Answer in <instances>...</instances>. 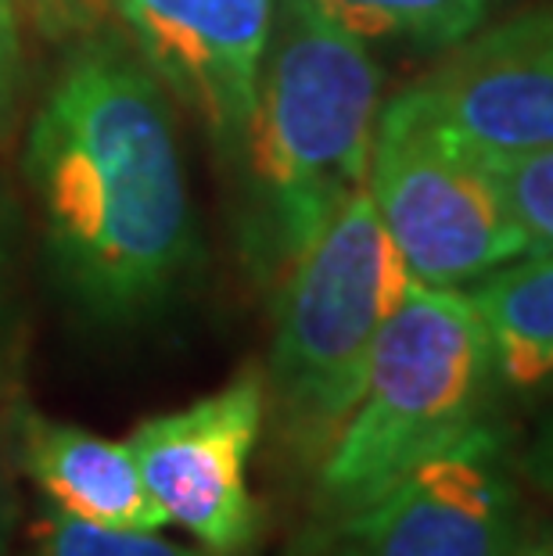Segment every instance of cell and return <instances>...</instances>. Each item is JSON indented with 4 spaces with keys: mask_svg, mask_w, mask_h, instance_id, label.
Here are the masks:
<instances>
[{
    "mask_svg": "<svg viewBox=\"0 0 553 556\" xmlns=\"http://www.w3.org/2000/svg\"><path fill=\"white\" fill-rule=\"evenodd\" d=\"M266 420V377L241 370L219 392L137 424L129 448L166 525L198 546L241 556L263 531L249 464Z\"/></svg>",
    "mask_w": 553,
    "mask_h": 556,
    "instance_id": "7",
    "label": "cell"
},
{
    "mask_svg": "<svg viewBox=\"0 0 553 556\" xmlns=\"http://www.w3.org/2000/svg\"><path fill=\"white\" fill-rule=\"evenodd\" d=\"M29 539V556H223L213 549H187L180 542L159 539L155 531L90 525L51 506L37 517Z\"/></svg>",
    "mask_w": 553,
    "mask_h": 556,
    "instance_id": "13",
    "label": "cell"
},
{
    "mask_svg": "<svg viewBox=\"0 0 553 556\" xmlns=\"http://www.w3.org/2000/svg\"><path fill=\"white\" fill-rule=\"evenodd\" d=\"M360 40L456 47L486 22L492 0H316Z\"/></svg>",
    "mask_w": 553,
    "mask_h": 556,
    "instance_id": "12",
    "label": "cell"
},
{
    "mask_svg": "<svg viewBox=\"0 0 553 556\" xmlns=\"http://www.w3.org/2000/svg\"><path fill=\"white\" fill-rule=\"evenodd\" d=\"M381 68L316 0H280L269 29L249 151L244 255L263 283L313 244L367 187Z\"/></svg>",
    "mask_w": 553,
    "mask_h": 556,
    "instance_id": "2",
    "label": "cell"
},
{
    "mask_svg": "<svg viewBox=\"0 0 553 556\" xmlns=\"http://www.w3.org/2000/svg\"><path fill=\"white\" fill-rule=\"evenodd\" d=\"M521 542L517 464L486 417L367 506L316 517L291 556H514Z\"/></svg>",
    "mask_w": 553,
    "mask_h": 556,
    "instance_id": "6",
    "label": "cell"
},
{
    "mask_svg": "<svg viewBox=\"0 0 553 556\" xmlns=\"http://www.w3.org/2000/svg\"><path fill=\"white\" fill-rule=\"evenodd\" d=\"M115 8L151 73L238 155L255 112L274 0H115Z\"/></svg>",
    "mask_w": 553,
    "mask_h": 556,
    "instance_id": "9",
    "label": "cell"
},
{
    "mask_svg": "<svg viewBox=\"0 0 553 556\" xmlns=\"http://www.w3.org/2000/svg\"><path fill=\"white\" fill-rule=\"evenodd\" d=\"M367 191L420 288L478 283L528 255L486 159L435 115L420 87L395 93L378 112Z\"/></svg>",
    "mask_w": 553,
    "mask_h": 556,
    "instance_id": "5",
    "label": "cell"
},
{
    "mask_svg": "<svg viewBox=\"0 0 553 556\" xmlns=\"http://www.w3.org/2000/svg\"><path fill=\"white\" fill-rule=\"evenodd\" d=\"M511 216L525 230L528 252H553V151L486 159Z\"/></svg>",
    "mask_w": 553,
    "mask_h": 556,
    "instance_id": "14",
    "label": "cell"
},
{
    "mask_svg": "<svg viewBox=\"0 0 553 556\" xmlns=\"http://www.w3.org/2000/svg\"><path fill=\"white\" fill-rule=\"evenodd\" d=\"M410 288V269L367 187L280 277L266 409L299 464L321 467L335 445L363 395L374 341Z\"/></svg>",
    "mask_w": 553,
    "mask_h": 556,
    "instance_id": "4",
    "label": "cell"
},
{
    "mask_svg": "<svg viewBox=\"0 0 553 556\" xmlns=\"http://www.w3.org/2000/svg\"><path fill=\"white\" fill-rule=\"evenodd\" d=\"M514 556H553V528L539 531V535H532V539L525 535V542L517 546Z\"/></svg>",
    "mask_w": 553,
    "mask_h": 556,
    "instance_id": "17",
    "label": "cell"
},
{
    "mask_svg": "<svg viewBox=\"0 0 553 556\" xmlns=\"http://www.w3.org/2000/svg\"><path fill=\"white\" fill-rule=\"evenodd\" d=\"M470 302L486 319L500 384L525 392L553 381V252H528L492 269Z\"/></svg>",
    "mask_w": 553,
    "mask_h": 556,
    "instance_id": "11",
    "label": "cell"
},
{
    "mask_svg": "<svg viewBox=\"0 0 553 556\" xmlns=\"http://www.w3.org/2000/svg\"><path fill=\"white\" fill-rule=\"evenodd\" d=\"M4 503H8V478H4V445H0V525H4Z\"/></svg>",
    "mask_w": 553,
    "mask_h": 556,
    "instance_id": "18",
    "label": "cell"
},
{
    "mask_svg": "<svg viewBox=\"0 0 553 556\" xmlns=\"http://www.w3.org/2000/svg\"><path fill=\"white\" fill-rule=\"evenodd\" d=\"M417 87L481 159L553 151V0L475 29Z\"/></svg>",
    "mask_w": 553,
    "mask_h": 556,
    "instance_id": "8",
    "label": "cell"
},
{
    "mask_svg": "<svg viewBox=\"0 0 553 556\" xmlns=\"http://www.w3.org/2000/svg\"><path fill=\"white\" fill-rule=\"evenodd\" d=\"M517 475L543 495H553V413L539 424L532 442H528L525 453L517 456Z\"/></svg>",
    "mask_w": 553,
    "mask_h": 556,
    "instance_id": "16",
    "label": "cell"
},
{
    "mask_svg": "<svg viewBox=\"0 0 553 556\" xmlns=\"http://www.w3.org/2000/svg\"><path fill=\"white\" fill-rule=\"evenodd\" d=\"M18 79V0H0V129L8 123Z\"/></svg>",
    "mask_w": 553,
    "mask_h": 556,
    "instance_id": "15",
    "label": "cell"
},
{
    "mask_svg": "<svg viewBox=\"0 0 553 556\" xmlns=\"http://www.w3.org/2000/svg\"><path fill=\"white\" fill-rule=\"evenodd\" d=\"M500 374L486 319L456 288H414L374 341L363 395L316 467L321 517L360 510L489 417Z\"/></svg>",
    "mask_w": 553,
    "mask_h": 556,
    "instance_id": "3",
    "label": "cell"
},
{
    "mask_svg": "<svg viewBox=\"0 0 553 556\" xmlns=\"http://www.w3.org/2000/svg\"><path fill=\"white\" fill-rule=\"evenodd\" d=\"M11 434L22 470L51 510L104 528L159 531L166 525L126 442L51 420L26 402L11 413Z\"/></svg>",
    "mask_w": 553,
    "mask_h": 556,
    "instance_id": "10",
    "label": "cell"
},
{
    "mask_svg": "<svg viewBox=\"0 0 553 556\" xmlns=\"http://www.w3.org/2000/svg\"><path fill=\"white\" fill-rule=\"evenodd\" d=\"M62 288L104 324L169 302L198 238L162 79L123 47L90 43L47 90L26 140Z\"/></svg>",
    "mask_w": 553,
    "mask_h": 556,
    "instance_id": "1",
    "label": "cell"
}]
</instances>
